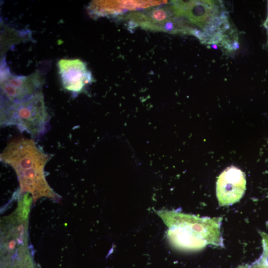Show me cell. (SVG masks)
<instances>
[{"instance_id":"5b68a950","label":"cell","mask_w":268,"mask_h":268,"mask_svg":"<svg viewBox=\"0 0 268 268\" xmlns=\"http://www.w3.org/2000/svg\"><path fill=\"white\" fill-rule=\"evenodd\" d=\"M244 173L231 166L219 175L216 182V196L220 206L232 205L240 201L246 190Z\"/></svg>"},{"instance_id":"ba28073f","label":"cell","mask_w":268,"mask_h":268,"mask_svg":"<svg viewBox=\"0 0 268 268\" xmlns=\"http://www.w3.org/2000/svg\"><path fill=\"white\" fill-rule=\"evenodd\" d=\"M261 235L262 237L263 252L259 262L262 265L268 267V234L261 232Z\"/></svg>"},{"instance_id":"9c48e42d","label":"cell","mask_w":268,"mask_h":268,"mask_svg":"<svg viewBox=\"0 0 268 268\" xmlns=\"http://www.w3.org/2000/svg\"><path fill=\"white\" fill-rule=\"evenodd\" d=\"M238 268H268L263 265H262L258 263H256L251 265H242L239 266Z\"/></svg>"},{"instance_id":"3957f363","label":"cell","mask_w":268,"mask_h":268,"mask_svg":"<svg viewBox=\"0 0 268 268\" xmlns=\"http://www.w3.org/2000/svg\"><path fill=\"white\" fill-rule=\"evenodd\" d=\"M50 116L47 111L42 91L20 102L1 101L0 125L15 126L32 137L44 134L49 129Z\"/></svg>"},{"instance_id":"277c9868","label":"cell","mask_w":268,"mask_h":268,"mask_svg":"<svg viewBox=\"0 0 268 268\" xmlns=\"http://www.w3.org/2000/svg\"><path fill=\"white\" fill-rule=\"evenodd\" d=\"M43 83V77L38 71L27 76L6 71L0 79L1 101L16 103L27 100L42 91Z\"/></svg>"},{"instance_id":"52a82bcc","label":"cell","mask_w":268,"mask_h":268,"mask_svg":"<svg viewBox=\"0 0 268 268\" xmlns=\"http://www.w3.org/2000/svg\"><path fill=\"white\" fill-rule=\"evenodd\" d=\"M168 1L157 0H94L87 7L93 17L114 16L129 10H139L161 5Z\"/></svg>"},{"instance_id":"6da1fadb","label":"cell","mask_w":268,"mask_h":268,"mask_svg":"<svg viewBox=\"0 0 268 268\" xmlns=\"http://www.w3.org/2000/svg\"><path fill=\"white\" fill-rule=\"evenodd\" d=\"M49 158L33 140L25 138L10 142L0 154L1 161L15 170L21 192L30 194L34 201L41 197L57 198L45 176L44 168Z\"/></svg>"},{"instance_id":"8992f818","label":"cell","mask_w":268,"mask_h":268,"mask_svg":"<svg viewBox=\"0 0 268 268\" xmlns=\"http://www.w3.org/2000/svg\"><path fill=\"white\" fill-rule=\"evenodd\" d=\"M58 68L63 87L73 93L81 92L93 80L85 63L79 59L60 60Z\"/></svg>"},{"instance_id":"7a4b0ae2","label":"cell","mask_w":268,"mask_h":268,"mask_svg":"<svg viewBox=\"0 0 268 268\" xmlns=\"http://www.w3.org/2000/svg\"><path fill=\"white\" fill-rule=\"evenodd\" d=\"M157 213L168 227V239L176 248L197 251L208 245L223 246L221 217H200L167 210Z\"/></svg>"}]
</instances>
